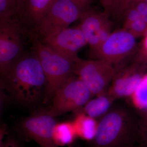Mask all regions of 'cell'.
<instances>
[{
	"mask_svg": "<svg viewBox=\"0 0 147 147\" xmlns=\"http://www.w3.org/2000/svg\"><path fill=\"white\" fill-rule=\"evenodd\" d=\"M116 101L98 121L97 131L90 141L92 147H130L137 144L138 110Z\"/></svg>",
	"mask_w": 147,
	"mask_h": 147,
	"instance_id": "cell-1",
	"label": "cell"
},
{
	"mask_svg": "<svg viewBox=\"0 0 147 147\" xmlns=\"http://www.w3.org/2000/svg\"><path fill=\"white\" fill-rule=\"evenodd\" d=\"M6 90L16 100L32 103L45 90L46 80L39 60L31 51H25L0 77Z\"/></svg>",
	"mask_w": 147,
	"mask_h": 147,
	"instance_id": "cell-2",
	"label": "cell"
},
{
	"mask_svg": "<svg viewBox=\"0 0 147 147\" xmlns=\"http://www.w3.org/2000/svg\"><path fill=\"white\" fill-rule=\"evenodd\" d=\"M31 51L39 60L46 80L45 100L53 97L57 90L74 74V60L59 55L45 45L34 32H30Z\"/></svg>",
	"mask_w": 147,
	"mask_h": 147,
	"instance_id": "cell-3",
	"label": "cell"
},
{
	"mask_svg": "<svg viewBox=\"0 0 147 147\" xmlns=\"http://www.w3.org/2000/svg\"><path fill=\"white\" fill-rule=\"evenodd\" d=\"M28 36V32L16 16L0 17V77L25 52V39Z\"/></svg>",
	"mask_w": 147,
	"mask_h": 147,
	"instance_id": "cell-4",
	"label": "cell"
},
{
	"mask_svg": "<svg viewBox=\"0 0 147 147\" xmlns=\"http://www.w3.org/2000/svg\"><path fill=\"white\" fill-rule=\"evenodd\" d=\"M115 72L114 66L102 60H85L78 57L74 61V74L94 96L107 92Z\"/></svg>",
	"mask_w": 147,
	"mask_h": 147,
	"instance_id": "cell-5",
	"label": "cell"
},
{
	"mask_svg": "<svg viewBox=\"0 0 147 147\" xmlns=\"http://www.w3.org/2000/svg\"><path fill=\"white\" fill-rule=\"evenodd\" d=\"M84 11L71 0H56L33 32L45 40L80 19Z\"/></svg>",
	"mask_w": 147,
	"mask_h": 147,
	"instance_id": "cell-6",
	"label": "cell"
},
{
	"mask_svg": "<svg viewBox=\"0 0 147 147\" xmlns=\"http://www.w3.org/2000/svg\"><path fill=\"white\" fill-rule=\"evenodd\" d=\"M93 97L86 85L74 74L55 92L53 105L48 113L56 117L69 112L78 111Z\"/></svg>",
	"mask_w": 147,
	"mask_h": 147,
	"instance_id": "cell-7",
	"label": "cell"
},
{
	"mask_svg": "<svg viewBox=\"0 0 147 147\" xmlns=\"http://www.w3.org/2000/svg\"><path fill=\"white\" fill-rule=\"evenodd\" d=\"M129 56L114 66L115 72L107 93L115 101L133 94L145 76V65L131 61Z\"/></svg>",
	"mask_w": 147,
	"mask_h": 147,
	"instance_id": "cell-8",
	"label": "cell"
},
{
	"mask_svg": "<svg viewBox=\"0 0 147 147\" xmlns=\"http://www.w3.org/2000/svg\"><path fill=\"white\" fill-rule=\"evenodd\" d=\"M136 45L135 37L124 29L110 34L98 50L94 52L98 60L116 65L129 56Z\"/></svg>",
	"mask_w": 147,
	"mask_h": 147,
	"instance_id": "cell-9",
	"label": "cell"
},
{
	"mask_svg": "<svg viewBox=\"0 0 147 147\" xmlns=\"http://www.w3.org/2000/svg\"><path fill=\"white\" fill-rule=\"evenodd\" d=\"M109 13L87 9L82 13L79 26L93 52L97 51L110 36L111 23Z\"/></svg>",
	"mask_w": 147,
	"mask_h": 147,
	"instance_id": "cell-10",
	"label": "cell"
},
{
	"mask_svg": "<svg viewBox=\"0 0 147 147\" xmlns=\"http://www.w3.org/2000/svg\"><path fill=\"white\" fill-rule=\"evenodd\" d=\"M57 122L55 117L47 111H40L23 121L21 131L29 139L36 142L40 147H58L53 139Z\"/></svg>",
	"mask_w": 147,
	"mask_h": 147,
	"instance_id": "cell-11",
	"label": "cell"
},
{
	"mask_svg": "<svg viewBox=\"0 0 147 147\" xmlns=\"http://www.w3.org/2000/svg\"><path fill=\"white\" fill-rule=\"evenodd\" d=\"M41 41L59 55L74 60L78 57L77 54L79 50L88 44L79 26L75 28H67Z\"/></svg>",
	"mask_w": 147,
	"mask_h": 147,
	"instance_id": "cell-12",
	"label": "cell"
},
{
	"mask_svg": "<svg viewBox=\"0 0 147 147\" xmlns=\"http://www.w3.org/2000/svg\"><path fill=\"white\" fill-rule=\"evenodd\" d=\"M56 0H21L15 16L28 33L33 32Z\"/></svg>",
	"mask_w": 147,
	"mask_h": 147,
	"instance_id": "cell-13",
	"label": "cell"
},
{
	"mask_svg": "<svg viewBox=\"0 0 147 147\" xmlns=\"http://www.w3.org/2000/svg\"><path fill=\"white\" fill-rule=\"evenodd\" d=\"M76 135L91 141L97 131L98 121L83 112L77 114L72 121Z\"/></svg>",
	"mask_w": 147,
	"mask_h": 147,
	"instance_id": "cell-14",
	"label": "cell"
},
{
	"mask_svg": "<svg viewBox=\"0 0 147 147\" xmlns=\"http://www.w3.org/2000/svg\"><path fill=\"white\" fill-rule=\"evenodd\" d=\"M115 101L107 92L90 99L84 107V113L91 117L100 119L110 110Z\"/></svg>",
	"mask_w": 147,
	"mask_h": 147,
	"instance_id": "cell-15",
	"label": "cell"
},
{
	"mask_svg": "<svg viewBox=\"0 0 147 147\" xmlns=\"http://www.w3.org/2000/svg\"><path fill=\"white\" fill-rule=\"evenodd\" d=\"M76 136L72 121L64 122L56 125L53 139L58 146H63L72 143Z\"/></svg>",
	"mask_w": 147,
	"mask_h": 147,
	"instance_id": "cell-16",
	"label": "cell"
},
{
	"mask_svg": "<svg viewBox=\"0 0 147 147\" xmlns=\"http://www.w3.org/2000/svg\"><path fill=\"white\" fill-rule=\"evenodd\" d=\"M140 0H112L109 15L114 19L123 18L126 11Z\"/></svg>",
	"mask_w": 147,
	"mask_h": 147,
	"instance_id": "cell-17",
	"label": "cell"
},
{
	"mask_svg": "<svg viewBox=\"0 0 147 147\" xmlns=\"http://www.w3.org/2000/svg\"><path fill=\"white\" fill-rule=\"evenodd\" d=\"M21 0H0V17L16 16Z\"/></svg>",
	"mask_w": 147,
	"mask_h": 147,
	"instance_id": "cell-18",
	"label": "cell"
},
{
	"mask_svg": "<svg viewBox=\"0 0 147 147\" xmlns=\"http://www.w3.org/2000/svg\"><path fill=\"white\" fill-rule=\"evenodd\" d=\"M139 130L137 143L147 146V108L138 110Z\"/></svg>",
	"mask_w": 147,
	"mask_h": 147,
	"instance_id": "cell-19",
	"label": "cell"
},
{
	"mask_svg": "<svg viewBox=\"0 0 147 147\" xmlns=\"http://www.w3.org/2000/svg\"><path fill=\"white\" fill-rule=\"evenodd\" d=\"M140 18V15L133 6L130 7L124 16L123 25V29L127 30L131 23Z\"/></svg>",
	"mask_w": 147,
	"mask_h": 147,
	"instance_id": "cell-20",
	"label": "cell"
},
{
	"mask_svg": "<svg viewBox=\"0 0 147 147\" xmlns=\"http://www.w3.org/2000/svg\"><path fill=\"white\" fill-rule=\"evenodd\" d=\"M147 24L140 17L131 23L127 30L135 37L137 35L143 33L146 30Z\"/></svg>",
	"mask_w": 147,
	"mask_h": 147,
	"instance_id": "cell-21",
	"label": "cell"
},
{
	"mask_svg": "<svg viewBox=\"0 0 147 147\" xmlns=\"http://www.w3.org/2000/svg\"><path fill=\"white\" fill-rule=\"evenodd\" d=\"M7 92L2 80L0 78V113L3 106L9 99Z\"/></svg>",
	"mask_w": 147,
	"mask_h": 147,
	"instance_id": "cell-22",
	"label": "cell"
},
{
	"mask_svg": "<svg viewBox=\"0 0 147 147\" xmlns=\"http://www.w3.org/2000/svg\"><path fill=\"white\" fill-rule=\"evenodd\" d=\"M134 6L140 16L147 15V3L144 0H140L134 5Z\"/></svg>",
	"mask_w": 147,
	"mask_h": 147,
	"instance_id": "cell-23",
	"label": "cell"
},
{
	"mask_svg": "<svg viewBox=\"0 0 147 147\" xmlns=\"http://www.w3.org/2000/svg\"><path fill=\"white\" fill-rule=\"evenodd\" d=\"M0 147H22L19 142L14 137H11L3 141Z\"/></svg>",
	"mask_w": 147,
	"mask_h": 147,
	"instance_id": "cell-24",
	"label": "cell"
},
{
	"mask_svg": "<svg viewBox=\"0 0 147 147\" xmlns=\"http://www.w3.org/2000/svg\"><path fill=\"white\" fill-rule=\"evenodd\" d=\"M74 3L79 7L82 10H85L87 9L88 5L91 0H71Z\"/></svg>",
	"mask_w": 147,
	"mask_h": 147,
	"instance_id": "cell-25",
	"label": "cell"
},
{
	"mask_svg": "<svg viewBox=\"0 0 147 147\" xmlns=\"http://www.w3.org/2000/svg\"><path fill=\"white\" fill-rule=\"evenodd\" d=\"M7 127L5 124H0V147L2 144L3 139L7 133Z\"/></svg>",
	"mask_w": 147,
	"mask_h": 147,
	"instance_id": "cell-26",
	"label": "cell"
},
{
	"mask_svg": "<svg viewBox=\"0 0 147 147\" xmlns=\"http://www.w3.org/2000/svg\"><path fill=\"white\" fill-rule=\"evenodd\" d=\"M104 9V11L109 13L112 0H99Z\"/></svg>",
	"mask_w": 147,
	"mask_h": 147,
	"instance_id": "cell-27",
	"label": "cell"
},
{
	"mask_svg": "<svg viewBox=\"0 0 147 147\" xmlns=\"http://www.w3.org/2000/svg\"><path fill=\"white\" fill-rule=\"evenodd\" d=\"M130 147H147V146L142 144H138V143H137L136 144Z\"/></svg>",
	"mask_w": 147,
	"mask_h": 147,
	"instance_id": "cell-28",
	"label": "cell"
},
{
	"mask_svg": "<svg viewBox=\"0 0 147 147\" xmlns=\"http://www.w3.org/2000/svg\"><path fill=\"white\" fill-rule=\"evenodd\" d=\"M140 17L144 20V21L146 22V23L147 24V15H146V16H140Z\"/></svg>",
	"mask_w": 147,
	"mask_h": 147,
	"instance_id": "cell-29",
	"label": "cell"
},
{
	"mask_svg": "<svg viewBox=\"0 0 147 147\" xmlns=\"http://www.w3.org/2000/svg\"><path fill=\"white\" fill-rule=\"evenodd\" d=\"M145 45H146V47L147 49V37L146 39V42H145Z\"/></svg>",
	"mask_w": 147,
	"mask_h": 147,
	"instance_id": "cell-30",
	"label": "cell"
},
{
	"mask_svg": "<svg viewBox=\"0 0 147 147\" xmlns=\"http://www.w3.org/2000/svg\"><path fill=\"white\" fill-rule=\"evenodd\" d=\"M144 1H145V2H146L147 3V0H144Z\"/></svg>",
	"mask_w": 147,
	"mask_h": 147,
	"instance_id": "cell-31",
	"label": "cell"
}]
</instances>
